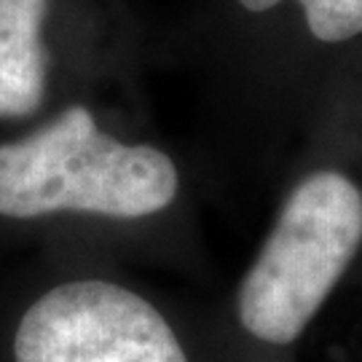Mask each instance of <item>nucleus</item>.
Masks as SVG:
<instances>
[{
	"label": "nucleus",
	"mask_w": 362,
	"mask_h": 362,
	"mask_svg": "<svg viewBox=\"0 0 362 362\" xmlns=\"http://www.w3.org/2000/svg\"><path fill=\"white\" fill-rule=\"evenodd\" d=\"M362 252V182L320 164L287 188L250 263L236 317L252 338L290 346L306 333Z\"/></svg>",
	"instance_id": "nucleus-2"
},
{
	"label": "nucleus",
	"mask_w": 362,
	"mask_h": 362,
	"mask_svg": "<svg viewBox=\"0 0 362 362\" xmlns=\"http://www.w3.org/2000/svg\"><path fill=\"white\" fill-rule=\"evenodd\" d=\"M177 196L175 158L103 132L86 105H70L33 134L0 145V218L78 212L143 220L167 212Z\"/></svg>",
	"instance_id": "nucleus-1"
},
{
	"label": "nucleus",
	"mask_w": 362,
	"mask_h": 362,
	"mask_svg": "<svg viewBox=\"0 0 362 362\" xmlns=\"http://www.w3.org/2000/svg\"><path fill=\"white\" fill-rule=\"evenodd\" d=\"M247 16H290L314 49H349L362 40V0H233Z\"/></svg>",
	"instance_id": "nucleus-5"
},
{
	"label": "nucleus",
	"mask_w": 362,
	"mask_h": 362,
	"mask_svg": "<svg viewBox=\"0 0 362 362\" xmlns=\"http://www.w3.org/2000/svg\"><path fill=\"white\" fill-rule=\"evenodd\" d=\"M16 362H188L151 300L107 279L52 287L19 320Z\"/></svg>",
	"instance_id": "nucleus-3"
},
{
	"label": "nucleus",
	"mask_w": 362,
	"mask_h": 362,
	"mask_svg": "<svg viewBox=\"0 0 362 362\" xmlns=\"http://www.w3.org/2000/svg\"><path fill=\"white\" fill-rule=\"evenodd\" d=\"M49 11L52 0H0V118L33 116L46 100Z\"/></svg>",
	"instance_id": "nucleus-4"
}]
</instances>
